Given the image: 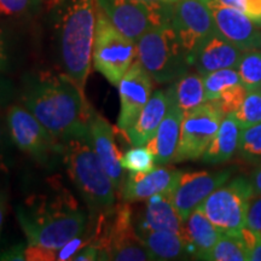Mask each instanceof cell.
Here are the masks:
<instances>
[{"label":"cell","mask_w":261,"mask_h":261,"mask_svg":"<svg viewBox=\"0 0 261 261\" xmlns=\"http://www.w3.org/2000/svg\"><path fill=\"white\" fill-rule=\"evenodd\" d=\"M21 102L60 142L89 128L92 109L85 91L63 71H37L24 76Z\"/></svg>","instance_id":"6da1fadb"},{"label":"cell","mask_w":261,"mask_h":261,"mask_svg":"<svg viewBox=\"0 0 261 261\" xmlns=\"http://www.w3.org/2000/svg\"><path fill=\"white\" fill-rule=\"evenodd\" d=\"M16 215L27 246L57 250L79 238L87 227L86 213L71 192L61 184L28 196L16 207Z\"/></svg>","instance_id":"7a4b0ae2"},{"label":"cell","mask_w":261,"mask_h":261,"mask_svg":"<svg viewBox=\"0 0 261 261\" xmlns=\"http://www.w3.org/2000/svg\"><path fill=\"white\" fill-rule=\"evenodd\" d=\"M56 10L57 56L63 73L85 91L92 65L97 5L93 0H60Z\"/></svg>","instance_id":"3957f363"},{"label":"cell","mask_w":261,"mask_h":261,"mask_svg":"<svg viewBox=\"0 0 261 261\" xmlns=\"http://www.w3.org/2000/svg\"><path fill=\"white\" fill-rule=\"evenodd\" d=\"M62 146L68 175L83 196L91 215L112 211L115 207L116 189L94 151L89 128L62 140Z\"/></svg>","instance_id":"277c9868"},{"label":"cell","mask_w":261,"mask_h":261,"mask_svg":"<svg viewBox=\"0 0 261 261\" xmlns=\"http://www.w3.org/2000/svg\"><path fill=\"white\" fill-rule=\"evenodd\" d=\"M136 60L159 84L178 80L191 67L172 24L151 29L142 35L137 40Z\"/></svg>","instance_id":"5b68a950"},{"label":"cell","mask_w":261,"mask_h":261,"mask_svg":"<svg viewBox=\"0 0 261 261\" xmlns=\"http://www.w3.org/2000/svg\"><path fill=\"white\" fill-rule=\"evenodd\" d=\"M137 58V42L114 25L97 6L92 63L94 69L117 87Z\"/></svg>","instance_id":"8992f818"},{"label":"cell","mask_w":261,"mask_h":261,"mask_svg":"<svg viewBox=\"0 0 261 261\" xmlns=\"http://www.w3.org/2000/svg\"><path fill=\"white\" fill-rule=\"evenodd\" d=\"M122 34L137 40L151 29L172 24L173 4L146 0H94Z\"/></svg>","instance_id":"52a82bcc"},{"label":"cell","mask_w":261,"mask_h":261,"mask_svg":"<svg viewBox=\"0 0 261 261\" xmlns=\"http://www.w3.org/2000/svg\"><path fill=\"white\" fill-rule=\"evenodd\" d=\"M254 195L250 179L237 177L212 192L198 208L221 233L240 234L246 226L248 207Z\"/></svg>","instance_id":"ba28073f"},{"label":"cell","mask_w":261,"mask_h":261,"mask_svg":"<svg viewBox=\"0 0 261 261\" xmlns=\"http://www.w3.org/2000/svg\"><path fill=\"white\" fill-rule=\"evenodd\" d=\"M6 122L12 142L37 162L48 166L57 156H62V142L55 138L27 108L18 104L10 106Z\"/></svg>","instance_id":"9c48e42d"},{"label":"cell","mask_w":261,"mask_h":261,"mask_svg":"<svg viewBox=\"0 0 261 261\" xmlns=\"http://www.w3.org/2000/svg\"><path fill=\"white\" fill-rule=\"evenodd\" d=\"M224 116V113L214 100H207L185 113L173 161L181 162L202 158L217 135Z\"/></svg>","instance_id":"30bf717a"},{"label":"cell","mask_w":261,"mask_h":261,"mask_svg":"<svg viewBox=\"0 0 261 261\" xmlns=\"http://www.w3.org/2000/svg\"><path fill=\"white\" fill-rule=\"evenodd\" d=\"M172 27L189 61L203 41L217 33L214 17L203 0H178L173 4Z\"/></svg>","instance_id":"8fae6325"},{"label":"cell","mask_w":261,"mask_h":261,"mask_svg":"<svg viewBox=\"0 0 261 261\" xmlns=\"http://www.w3.org/2000/svg\"><path fill=\"white\" fill-rule=\"evenodd\" d=\"M230 171L221 172H180L172 189V200L181 220L187 221L212 192L230 178Z\"/></svg>","instance_id":"7c38bea8"},{"label":"cell","mask_w":261,"mask_h":261,"mask_svg":"<svg viewBox=\"0 0 261 261\" xmlns=\"http://www.w3.org/2000/svg\"><path fill=\"white\" fill-rule=\"evenodd\" d=\"M152 80L138 61L133 62L120 80L117 89L120 96V113L117 128L126 132L152 96Z\"/></svg>","instance_id":"4fadbf2b"},{"label":"cell","mask_w":261,"mask_h":261,"mask_svg":"<svg viewBox=\"0 0 261 261\" xmlns=\"http://www.w3.org/2000/svg\"><path fill=\"white\" fill-rule=\"evenodd\" d=\"M207 4V3H205ZM217 32L242 51L261 48V29L241 10L208 3Z\"/></svg>","instance_id":"5bb4252c"},{"label":"cell","mask_w":261,"mask_h":261,"mask_svg":"<svg viewBox=\"0 0 261 261\" xmlns=\"http://www.w3.org/2000/svg\"><path fill=\"white\" fill-rule=\"evenodd\" d=\"M89 132L94 151L107 174L112 179L116 190H121L123 178V168L120 162L121 154L116 146L112 125L92 110L89 120Z\"/></svg>","instance_id":"9a60e30c"},{"label":"cell","mask_w":261,"mask_h":261,"mask_svg":"<svg viewBox=\"0 0 261 261\" xmlns=\"http://www.w3.org/2000/svg\"><path fill=\"white\" fill-rule=\"evenodd\" d=\"M179 173L163 167H154L146 172H129L120 190L122 201L127 203L146 201L156 194L171 190Z\"/></svg>","instance_id":"2e32d148"},{"label":"cell","mask_w":261,"mask_h":261,"mask_svg":"<svg viewBox=\"0 0 261 261\" xmlns=\"http://www.w3.org/2000/svg\"><path fill=\"white\" fill-rule=\"evenodd\" d=\"M243 51L230 41H227L219 33H214L212 37L201 44L190 58V64L201 75L212 71L236 68Z\"/></svg>","instance_id":"e0dca14e"},{"label":"cell","mask_w":261,"mask_h":261,"mask_svg":"<svg viewBox=\"0 0 261 261\" xmlns=\"http://www.w3.org/2000/svg\"><path fill=\"white\" fill-rule=\"evenodd\" d=\"M172 189L146 200L145 210L135 227L137 233L145 231H171L182 236L184 221L173 204Z\"/></svg>","instance_id":"ac0fdd59"},{"label":"cell","mask_w":261,"mask_h":261,"mask_svg":"<svg viewBox=\"0 0 261 261\" xmlns=\"http://www.w3.org/2000/svg\"><path fill=\"white\" fill-rule=\"evenodd\" d=\"M184 113L168 100V109L156 135L145 144L154 155L156 165H167L174 159L177 151Z\"/></svg>","instance_id":"d6986e66"},{"label":"cell","mask_w":261,"mask_h":261,"mask_svg":"<svg viewBox=\"0 0 261 261\" xmlns=\"http://www.w3.org/2000/svg\"><path fill=\"white\" fill-rule=\"evenodd\" d=\"M167 109L168 98L166 91L158 90L152 92L148 104L140 112L135 123L125 132L132 145L139 146L148 144L158 132Z\"/></svg>","instance_id":"ffe728a7"},{"label":"cell","mask_w":261,"mask_h":261,"mask_svg":"<svg viewBox=\"0 0 261 261\" xmlns=\"http://www.w3.org/2000/svg\"><path fill=\"white\" fill-rule=\"evenodd\" d=\"M221 234L223 233L208 219L201 208L192 212L184 223L182 237L187 241L191 256L195 259L204 260Z\"/></svg>","instance_id":"44dd1931"},{"label":"cell","mask_w":261,"mask_h":261,"mask_svg":"<svg viewBox=\"0 0 261 261\" xmlns=\"http://www.w3.org/2000/svg\"><path fill=\"white\" fill-rule=\"evenodd\" d=\"M241 127L233 114L225 115L217 135L202 156V161L210 165L226 162L238 149Z\"/></svg>","instance_id":"7402d4cb"},{"label":"cell","mask_w":261,"mask_h":261,"mask_svg":"<svg viewBox=\"0 0 261 261\" xmlns=\"http://www.w3.org/2000/svg\"><path fill=\"white\" fill-rule=\"evenodd\" d=\"M154 260H179L191 256L181 234L171 231H145L139 233Z\"/></svg>","instance_id":"603a6c76"},{"label":"cell","mask_w":261,"mask_h":261,"mask_svg":"<svg viewBox=\"0 0 261 261\" xmlns=\"http://www.w3.org/2000/svg\"><path fill=\"white\" fill-rule=\"evenodd\" d=\"M169 102L174 103L182 113H188L207 102L203 75L185 74L174 81L166 91Z\"/></svg>","instance_id":"cb8c5ba5"},{"label":"cell","mask_w":261,"mask_h":261,"mask_svg":"<svg viewBox=\"0 0 261 261\" xmlns=\"http://www.w3.org/2000/svg\"><path fill=\"white\" fill-rule=\"evenodd\" d=\"M204 260L210 261H249V254L240 234H221Z\"/></svg>","instance_id":"d4e9b609"},{"label":"cell","mask_w":261,"mask_h":261,"mask_svg":"<svg viewBox=\"0 0 261 261\" xmlns=\"http://www.w3.org/2000/svg\"><path fill=\"white\" fill-rule=\"evenodd\" d=\"M236 69L247 90L261 89V48L243 51Z\"/></svg>","instance_id":"484cf974"},{"label":"cell","mask_w":261,"mask_h":261,"mask_svg":"<svg viewBox=\"0 0 261 261\" xmlns=\"http://www.w3.org/2000/svg\"><path fill=\"white\" fill-rule=\"evenodd\" d=\"M203 83L207 100H214L218 99L224 91L240 84L241 79L236 68H226L203 75Z\"/></svg>","instance_id":"4316f807"},{"label":"cell","mask_w":261,"mask_h":261,"mask_svg":"<svg viewBox=\"0 0 261 261\" xmlns=\"http://www.w3.org/2000/svg\"><path fill=\"white\" fill-rule=\"evenodd\" d=\"M241 129L261 122V89L248 90L244 100L233 114Z\"/></svg>","instance_id":"83f0119b"},{"label":"cell","mask_w":261,"mask_h":261,"mask_svg":"<svg viewBox=\"0 0 261 261\" xmlns=\"http://www.w3.org/2000/svg\"><path fill=\"white\" fill-rule=\"evenodd\" d=\"M238 154L249 162H261V122L241 129Z\"/></svg>","instance_id":"f1b7e54d"},{"label":"cell","mask_w":261,"mask_h":261,"mask_svg":"<svg viewBox=\"0 0 261 261\" xmlns=\"http://www.w3.org/2000/svg\"><path fill=\"white\" fill-rule=\"evenodd\" d=\"M121 167L128 172H146L155 167L154 155L146 145L135 146L121 155Z\"/></svg>","instance_id":"f546056e"},{"label":"cell","mask_w":261,"mask_h":261,"mask_svg":"<svg viewBox=\"0 0 261 261\" xmlns=\"http://www.w3.org/2000/svg\"><path fill=\"white\" fill-rule=\"evenodd\" d=\"M247 92L248 90L240 83L227 89L226 91H224L218 99H214V102L218 104L221 112L224 113V115L234 114L238 110V108L241 107V104H242Z\"/></svg>","instance_id":"4dcf8cb0"},{"label":"cell","mask_w":261,"mask_h":261,"mask_svg":"<svg viewBox=\"0 0 261 261\" xmlns=\"http://www.w3.org/2000/svg\"><path fill=\"white\" fill-rule=\"evenodd\" d=\"M42 0H0V15L22 16L33 11Z\"/></svg>","instance_id":"1f68e13d"},{"label":"cell","mask_w":261,"mask_h":261,"mask_svg":"<svg viewBox=\"0 0 261 261\" xmlns=\"http://www.w3.org/2000/svg\"><path fill=\"white\" fill-rule=\"evenodd\" d=\"M240 236L249 254V261H261V234L244 226Z\"/></svg>","instance_id":"d6a6232c"},{"label":"cell","mask_w":261,"mask_h":261,"mask_svg":"<svg viewBox=\"0 0 261 261\" xmlns=\"http://www.w3.org/2000/svg\"><path fill=\"white\" fill-rule=\"evenodd\" d=\"M246 226L261 234V195H254L249 202Z\"/></svg>","instance_id":"836d02e7"},{"label":"cell","mask_w":261,"mask_h":261,"mask_svg":"<svg viewBox=\"0 0 261 261\" xmlns=\"http://www.w3.org/2000/svg\"><path fill=\"white\" fill-rule=\"evenodd\" d=\"M241 11L257 25H261V0H241Z\"/></svg>","instance_id":"e575fe53"},{"label":"cell","mask_w":261,"mask_h":261,"mask_svg":"<svg viewBox=\"0 0 261 261\" xmlns=\"http://www.w3.org/2000/svg\"><path fill=\"white\" fill-rule=\"evenodd\" d=\"M25 249H27V244L18 243L16 246H12L8 249L2 250L0 252V260L6 261H23L25 259Z\"/></svg>","instance_id":"d590c367"},{"label":"cell","mask_w":261,"mask_h":261,"mask_svg":"<svg viewBox=\"0 0 261 261\" xmlns=\"http://www.w3.org/2000/svg\"><path fill=\"white\" fill-rule=\"evenodd\" d=\"M15 86L12 81L0 73V107H5L14 98Z\"/></svg>","instance_id":"8d00e7d4"},{"label":"cell","mask_w":261,"mask_h":261,"mask_svg":"<svg viewBox=\"0 0 261 261\" xmlns=\"http://www.w3.org/2000/svg\"><path fill=\"white\" fill-rule=\"evenodd\" d=\"M71 260L75 261H92V260H99V248L94 244L90 243L87 246L81 248L74 254Z\"/></svg>","instance_id":"74e56055"},{"label":"cell","mask_w":261,"mask_h":261,"mask_svg":"<svg viewBox=\"0 0 261 261\" xmlns=\"http://www.w3.org/2000/svg\"><path fill=\"white\" fill-rule=\"evenodd\" d=\"M10 68L9 44L4 31L0 28V73H6Z\"/></svg>","instance_id":"f35d334b"},{"label":"cell","mask_w":261,"mask_h":261,"mask_svg":"<svg viewBox=\"0 0 261 261\" xmlns=\"http://www.w3.org/2000/svg\"><path fill=\"white\" fill-rule=\"evenodd\" d=\"M6 211H8V195L4 189L0 188V240H2L3 226H4V220Z\"/></svg>","instance_id":"ab89813d"},{"label":"cell","mask_w":261,"mask_h":261,"mask_svg":"<svg viewBox=\"0 0 261 261\" xmlns=\"http://www.w3.org/2000/svg\"><path fill=\"white\" fill-rule=\"evenodd\" d=\"M254 191L256 195H261V165L253 172L252 177H250Z\"/></svg>","instance_id":"60d3db41"},{"label":"cell","mask_w":261,"mask_h":261,"mask_svg":"<svg viewBox=\"0 0 261 261\" xmlns=\"http://www.w3.org/2000/svg\"><path fill=\"white\" fill-rule=\"evenodd\" d=\"M4 142H5V135H4V127H3L2 120H0V152H2L3 148H4Z\"/></svg>","instance_id":"b9f144b4"},{"label":"cell","mask_w":261,"mask_h":261,"mask_svg":"<svg viewBox=\"0 0 261 261\" xmlns=\"http://www.w3.org/2000/svg\"><path fill=\"white\" fill-rule=\"evenodd\" d=\"M146 2H154V3H166V4H174L178 0H146Z\"/></svg>","instance_id":"7bdbcfd3"},{"label":"cell","mask_w":261,"mask_h":261,"mask_svg":"<svg viewBox=\"0 0 261 261\" xmlns=\"http://www.w3.org/2000/svg\"><path fill=\"white\" fill-rule=\"evenodd\" d=\"M56 2H60V0H56Z\"/></svg>","instance_id":"ee69618b"}]
</instances>
